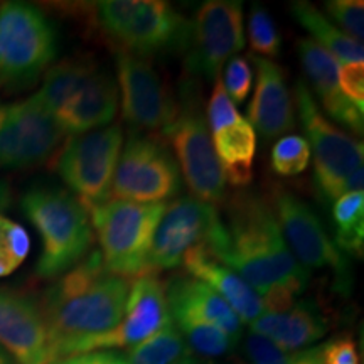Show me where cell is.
Returning a JSON list of instances; mask_svg holds the SVG:
<instances>
[{"instance_id": "1", "label": "cell", "mask_w": 364, "mask_h": 364, "mask_svg": "<svg viewBox=\"0 0 364 364\" xmlns=\"http://www.w3.org/2000/svg\"><path fill=\"white\" fill-rule=\"evenodd\" d=\"M228 243L213 255L235 270L262 299L265 312H284L307 289L311 270L285 243L267 198L235 194L228 203Z\"/></svg>"}, {"instance_id": "2", "label": "cell", "mask_w": 364, "mask_h": 364, "mask_svg": "<svg viewBox=\"0 0 364 364\" xmlns=\"http://www.w3.org/2000/svg\"><path fill=\"white\" fill-rule=\"evenodd\" d=\"M129 294L130 280L108 272L100 252L58 277L39 306L48 326L51 364L70 356L81 341L120 324Z\"/></svg>"}, {"instance_id": "3", "label": "cell", "mask_w": 364, "mask_h": 364, "mask_svg": "<svg viewBox=\"0 0 364 364\" xmlns=\"http://www.w3.org/2000/svg\"><path fill=\"white\" fill-rule=\"evenodd\" d=\"M21 206L43 243L36 265L41 279H58L88 257L93 245L88 209L70 191L34 186L24 194Z\"/></svg>"}, {"instance_id": "4", "label": "cell", "mask_w": 364, "mask_h": 364, "mask_svg": "<svg viewBox=\"0 0 364 364\" xmlns=\"http://www.w3.org/2000/svg\"><path fill=\"white\" fill-rule=\"evenodd\" d=\"M91 24L117 49L136 56L181 49L189 36V21L164 0H102L88 4Z\"/></svg>"}, {"instance_id": "5", "label": "cell", "mask_w": 364, "mask_h": 364, "mask_svg": "<svg viewBox=\"0 0 364 364\" xmlns=\"http://www.w3.org/2000/svg\"><path fill=\"white\" fill-rule=\"evenodd\" d=\"M295 103L314 150V184L326 204L341 196L361 193L364 186V147L351 135L331 124L317 108L302 80L295 85Z\"/></svg>"}, {"instance_id": "6", "label": "cell", "mask_w": 364, "mask_h": 364, "mask_svg": "<svg viewBox=\"0 0 364 364\" xmlns=\"http://www.w3.org/2000/svg\"><path fill=\"white\" fill-rule=\"evenodd\" d=\"M166 203L139 204L110 199L91 209V228L102 247L108 272L124 279H140L149 273V252Z\"/></svg>"}, {"instance_id": "7", "label": "cell", "mask_w": 364, "mask_h": 364, "mask_svg": "<svg viewBox=\"0 0 364 364\" xmlns=\"http://www.w3.org/2000/svg\"><path fill=\"white\" fill-rule=\"evenodd\" d=\"M58 56V31L38 6L4 2L0 6V85H33Z\"/></svg>"}, {"instance_id": "8", "label": "cell", "mask_w": 364, "mask_h": 364, "mask_svg": "<svg viewBox=\"0 0 364 364\" xmlns=\"http://www.w3.org/2000/svg\"><path fill=\"white\" fill-rule=\"evenodd\" d=\"M122 147L124 129L115 124L73 135L59 152L58 174L88 211L110 201Z\"/></svg>"}, {"instance_id": "9", "label": "cell", "mask_w": 364, "mask_h": 364, "mask_svg": "<svg viewBox=\"0 0 364 364\" xmlns=\"http://www.w3.org/2000/svg\"><path fill=\"white\" fill-rule=\"evenodd\" d=\"M228 243V230L213 204L196 198H179L167 204L149 252V273L181 265L191 248L206 247L215 253Z\"/></svg>"}, {"instance_id": "10", "label": "cell", "mask_w": 364, "mask_h": 364, "mask_svg": "<svg viewBox=\"0 0 364 364\" xmlns=\"http://www.w3.org/2000/svg\"><path fill=\"white\" fill-rule=\"evenodd\" d=\"M181 172L166 144L132 132L124 142L113 176L112 196L118 201L157 204L181 193Z\"/></svg>"}, {"instance_id": "11", "label": "cell", "mask_w": 364, "mask_h": 364, "mask_svg": "<svg viewBox=\"0 0 364 364\" xmlns=\"http://www.w3.org/2000/svg\"><path fill=\"white\" fill-rule=\"evenodd\" d=\"M268 203L275 213L285 243L289 245L290 252L300 265L306 267L307 270L311 268L332 270L336 285L339 287L341 292L349 290L353 279L348 258L331 240L314 209L294 191L280 184L272 188Z\"/></svg>"}, {"instance_id": "12", "label": "cell", "mask_w": 364, "mask_h": 364, "mask_svg": "<svg viewBox=\"0 0 364 364\" xmlns=\"http://www.w3.org/2000/svg\"><path fill=\"white\" fill-rule=\"evenodd\" d=\"M164 135L171 140L177 167L182 171V177L194 198L213 206L225 201V176L191 85L184 88V105L179 107V117Z\"/></svg>"}, {"instance_id": "13", "label": "cell", "mask_w": 364, "mask_h": 364, "mask_svg": "<svg viewBox=\"0 0 364 364\" xmlns=\"http://www.w3.org/2000/svg\"><path fill=\"white\" fill-rule=\"evenodd\" d=\"M243 48V4L240 0H208L189 22L186 70L206 81H216L223 66Z\"/></svg>"}, {"instance_id": "14", "label": "cell", "mask_w": 364, "mask_h": 364, "mask_svg": "<svg viewBox=\"0 0 364 364\" xmlns=\"http://www.w3.org/2000/svg\"><path fill=\"white\" fill-rule=\"evenodd\" d=\"M122 115L134 132H162L179 117V103L147 58L117 49Z\"/></svg>"}, {"instance_id": "15", "label": "cell", "mask_w": 364, "mask_h": 364, "mask_svg": "<svg viewBox=\"0 0 364 364\" xmlns=\"http://www.w3.org/2000/svg\"><path fill=\"white\" fill-rule=\"evenodd\" d=\"M65 132L34 97L0 105V167L26 169L48 161Z\"/></svg>"}, {"instance_id": "16", "label": "cell", "mask_w": 364, "mask_h": 364, "mask_svg": "<svg viewBox=\"0 0 364 364\" xmlns=\"http://www.w3.org/2000/svg\"><path fill=\"white\" fill-rule=\"evenodd\" d=\"M171 321L167 302V284L157 275H145L130 284V294L120 324L103 334L81 341L73 354L90 351H113L117 348H134L144 343Z\"/></svg>"}, {"instance_id": "17", "label": "cell", "mask_w": 364, "mask_h": 364, "mask_svg": "<svg viewBox=\"0 0 364 364\" xmlns=\"http://www.w3.org/2000/svg\"><path fill=\"white\" fill-rule=\"evenodd\" d=\"M0 346L17 364H51L43 311L26 295L0 289Z\"/></svg>"}, {"instance_id": "18", "label": "cell", "mask_w": 364, "mask_h": 364, "mask_svg": "<svg viewBox=\"0 0 364 364\" xmlns=\"http://www.w3.org/2000/svg\"><path fill=\"white\" fill-rule=\"evenodd\" d=\"M257 70V86L248 107V124L265 140L277 139L295 127L294 102L284 68L270 59L250 58Z\"/></svg>"}, {"instance_id": "19", "label": "cell", "mask_w": 364, "mask_h": 364, "mask_svg": "<svg viewBox=\"0 0 364 364\" xmlns=\"http://www.w3.org/2000/svg\"><path fill=\"white\" fill-rule=\"evenodd\" d=\"M297 53L302 61L306 76L321 98L322 107L336 122L344 125L354 134L363 135L364 115L356 105H353L344 97L339 86V61L314 43L311 38L300 39L297 43Z\"/></svg>"}, {"instance_id": "20", "label": "cell", "mask_w": 364, "mask_h": 364, "mask_svg": "<svg viewBox=\"0 0 364 364\" xmlns=\"http://www.w3.org/2000/svg\"><path fill=\"white\" fill-rule=\"evenodd\" d=\"M117 108L118 86L115 80L95 66L80 90L54 118L65 135L73 136L110 125Z\"/></svg>"}, {"instance_id": "21", "label": "cell", "mask_w": 364, "mask_h": 364, "mask_svg": "<svg viewBox=\"0 0 364 364\" xmlns=\"http://www.w3.org/2000/svg\"><path fill=\"white\" fill-rule=\"evenodd\" d=\"M181 263L193 279L204 282L220 294L243 324H252L265 312L262 299L252 287L235 270L218 260L206 247L191 248Z\"/></svg>"}, {"instance_id": "22", "label": "cell", "mask_w": 364, "mask_h": 364, "mask_svg": "<svg viewBox=\"0 0 364 364\" xmlns=\"http://www.w3.org/2000/svg\"><path fill=\"white\" fill-rule=\"evenodd\" d=\"M253 334L263 336L289 353H299L329 329L327 317L311 300L295 302L284 312H263L250 324Z\"/></svg>"}, {"instance_id": "23", "label": "cell", "mask_w": 364, "mask_h": 364, "mask_svg": "<svg viewBox=\"0 0 364 364\" xmlns=\"http://www.w3.org/2000/svg\"><path fill=\"white\" fill-rule=\"evenodd\" d=\"M167 302L171 312H182L220 327L238 343L243 322L226 300L204 282L193 277H176L167 284Z\"/></svg>"}, {"instance_id": "24", "label": "cell", "mask_w": 364, "mask_h": 364, "mask_svg": "<svg viewBox=\"0 0 364 364\" xmlns=\"http://www.w3.org/2000/svg\"><path fill=\"white\" fill-rule=\"evenodd\" d=\"M213 145L225 181L235 188H247L253 179V161L257 152V135L248 120L213 134Z\"/></svg>"}, {"instance_id": "25", "label": "cell", "mask_w": 364, "mask_h": 364, "mask_svg": "<svg viewBox=\"0 0 364 364\" xmlns=\"http://www.w3.org/2000/svg\"><path fill=\"white\" fill-rule=\"evenodd\" d=\"M290 14L309 34H312V41L339 61V65L348 63H363L364 49L363 44L346 36L338 29L327 17L306 0L290 4Z\"/></svg>"}, {"instance_id": "26", "label": "cell", "mask_w": 364, "mask_h": 364, "mask_svg": "<svg viewBox=\"0 0 364 364\" xmlns=\"http://www.w3.org/2000/svg\"><path fill=\"white\" fill-rule=\"evenodd\" d=\"M93 68V63L83 61V59H66V61L58 63L46 73L39 91L33 95L34 100L46 112L56 117L85 83Z\"/></svg>"}, {"instance_id": "27", "label": "cell", "mask_w": 364, "mask_h": 364, "mask_svg": "<svg viewBox=\"0 0 364 364\" xmlns=\"http://www.w3.org/2000/svg\"><path fill=\"white\" fill-rule=\"evenodd\" d=\"M332 218L336 223V241L344 255L363 257L364 248V196L349 193L332 203Z\"/></svg>"}, {"instance_id": "28", "label": "cell", "mask_w": 364, "mask_h": 364, "mask_svg": "<svg viewBox=\"0 0 364 364\" xmlns=\"http://www.w3.org/2000/svg\"><path fill=\"white\" fill-rule=\"evenodd\" d=\"M171 318L184 338L191 353L201 358H221L233 351L236 341L220 327L182 312H171Z\"/></svg>"}, {"instance_id": "29", "label": "cell", "mask_w": 364, "mask_h": 364, "mask_svg": "<svg viewBox=\"0 0 364 364\" xmlns=\"http://www.w3.org/2000/svg\"><path fill=\"white\" fill-rule=\"evenodd\" d=\"M191 356L194 354L191 353L172 318L156 334L130 348L125 354L130 364H176Z\"/></svg>"}, {"instance_id": "30", "label": "cell", "mask_w": 364, "mask_h": 364, "mask_svg": "<svg viewBox=\"0 0 364 364\" xmlns=\"http://www.w3.org/2000/svg\"><path fill=\"white\" fill-rule=\"evenodd\" d=\"M31 240L16 221L0 215V277L11 275L29 255Z\"/></svg>"}, {"instance_id": "31", "label": "cell", "mask_w": 364, "mask_h": 364, "mask_svg": "<svg viewBox=\"0 0 364 364\" xmlns=\"http://www.w3.org/2000/svg\"><path fill=\"white\" fill-rule=\"evenodd\" d=\"M270 161L275 174L282 177L299 176L311 162V147L304 136L287 135L273 145Z\"/></svg>"}, {"instance_id": "32", "label": "cell", "mask_w": 364, "mask_h": 364, "mask_svg": "<svg viewBox=\"0 0 364 364\" xmlns=\"http://www.w3.org/2000/svg\"><path fill=\"white\" fill-rule=\"evenodd\" d=\"M248 39L253 53L260 54V58H275L280 54V34L275 27L270 12L265 7L257 4L252 7L248 21ZM255 54V56H257Z\"/></svg>"}, {"instance_id": "33", "label": "cell", "mask_w": 364, "mask_h": 364, "mask_svg": "<svg viewBox=\"0 0 364 364\" xmlns=\"http://www.w3.org/2000/svg\"><path fill=\"white\" fill-rule=\"evenodd\" d=\"M326 12L336 22V27L346 36L363 44L364 38V4L361 0H331L326 2Z\"/></svg>"}, {"instance_id": "34", "label": "cell", "mask_w": 364, "mask_h": 364, "mask_svg": "<svg viewBox=\"0 0 364 364\" xmlns=\"http://www.w3.org/2000/svg\"><path fill=\"white\" fill-rule=\"evenodd\" d=\"M248 361L253 364H294L300 356L299 353H289L263 336L250 332L243 344Z\"/></svg>"}, {"instance_id": "35", "label": "cell", "mask_w": 364, "mask_h": 364, "mask_svg": "<svg viewBox=\"0 0 364 364\" xmlns=\"http://www.w3.org/2000/svg\"><path fill=\"white\" fill-rule=\"evenodd\" d=\"M252 83H253V73L252 68H250L247 58L235 56L228 61L226 71H225V81H223V86H225L228 97H230L231 102L243 103L245 100L248 98L250 91H252Z\"/></svg>"}, {"instance_id": "36", "label": "cell", "mask_w": 364, "mask_h": 364, "mask_svg": "<svg viewBox=\"0 0 364 364\" xmlns=\"http://www.w3.org/2000/svg\"><path fill=\"white\" fill-rule=\"evenodd\" d=\"M238 120H241L240 113L228 97L223 80L218 78L208 105V124L211 127L213 134H216V132L236 124Z\"/></svg>"}, {"instance_id": "37", "label": "cell", "mask_w": 364, "mask_h": 364, "mask_svg": "<svg viewBox=\"0 0 364 364\" xmlns=\"http://www.w3.org/2000/svg\"><path fill=\"white\" fill-rule=\"evenodd\" d=\"M339 86L346 98L364 110V65L348 63L339 68Z\"/></svg>"}, {"instance_id": "38", "label": "cell", "mask_w": 364, "mask_h": 364, "mask_svg": "<svg viewBox=\"0 0 364 364\" xmlns=\"http://www.w3.org/2000/svg\"><path fill=\"white\" fill-rule=\"evenodd\" d=\"M321 361L322 364H361L356 341L348 334L331 339L321 348Z\"/></svg>"}, {"instance_id": "39", "label": "cell", "mask_w": 364, "mask_h": 364, "mask_svg": "<svg viewBox=\"0 0 364 364\" xmlns=\"http://www.w3.org/2000/svg\"><path fill=\"white\" fill-rule=\"evenodd\" d=\"M53 364H130L127 361L125 354L117 351H90L73 354L58 359Z\"/></svg>"}, {"instance_id": "40", "label": "cell", "mask_w": 364, "mask_h": 364, "mask_svg": "<svg viewBox=\"0 0 364 364\" xmlns=\"http://www.w3.org/2000/svg\"><path fill=\"white\" fill-rule=\"evenodd\" d=\"M294 364H322L321 348H312L307 351H300V356Z\"/></svg>"}, {"instance_id": "41", "label": "cell", "mask_w": 364, "mask_h": 364, "mask_svg": "<svg viewBox=\"0 0 364 364\" xmlns=\"http://www.w3.org/2000/svg\"><path fill=\"white\" fill-rule=\"evenodd\" d=\"M11 204V188L7 182L0 181V211H4Z\"/></svg>"}, {"instance_id": "42", "label": "cell", "mask_w": 364, "mask_h": 364, "mask_svg": "<svg viewBox=\"0 0 364 364\" xmlns=\"http://www.w3.org/2000/svg\"><path fill=\"white\" fill-rule=\"evenodd\" d=\"M0 364H17L16 361H14V358L9 354L6 349L0 346Z\"/></svg>"}, {"instance_id": "43", "label": "cell", "mask_w": 364, "mask_h": 364, "mask_svg": "<svg viewBox=\"0 0 364 364\" xmlns=\"http://www.w3.org/2000/svg\"><path fill=\"white\" fill-rule=\"evenodd\" d=\"M194 356H191V358H186V359H182V361H179V363H176V364H191L194 361Z\"/></svg>"}, {"instance_id": "44", "label": "cell", "mask_w": 364, "mask_h": 364, "mask_svg": "<svg viewBox=\"0 0 364 364\" xmlns=\"http://www.w3.org/2000/svg\"><path fill=\"white\" fill-rule=\"evenodd\" d=\"M191 364H218V363H213V361H203V359H194Z\"/></svg>"}]
</instances>
